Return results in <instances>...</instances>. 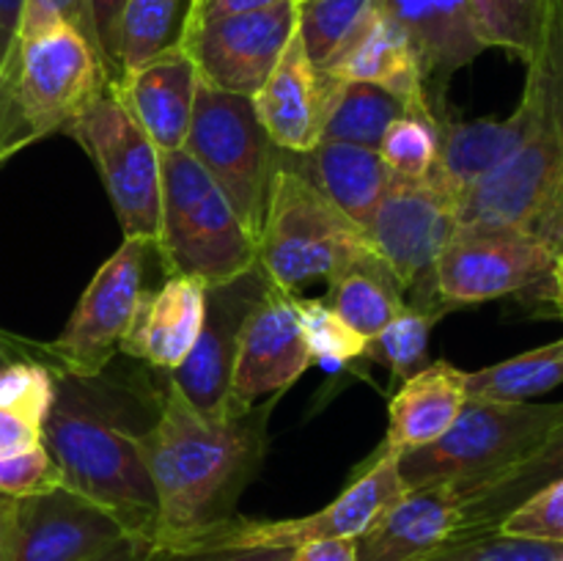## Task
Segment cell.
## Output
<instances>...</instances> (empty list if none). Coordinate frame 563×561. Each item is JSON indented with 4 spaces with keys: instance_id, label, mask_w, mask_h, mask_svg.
Returning a JSON list of instances; mask_svg holds the SVG:
<instances>
[{
    "instance_id": "1",
    "label": "cell",
    "mask_w": 563,
    "mask_h": 561,
    "mask_svg": "<svg viewBox=\"0 0 563 561\" xmlns=\"http://www.w3.org/2000/svg\"><path fill=\"white\" fill-rule=\"evenodd\" d=\"M280 396L229 416H203L165 383L157 418L143 438L157 495L152 550L157 559H190L229 526L236 501L262 468L267 421Z\"/></svg>"
},
{
    "instance_id": "2",
    "label": "cell",
    "mask_w": 563,
    "mask_h": 561,
    "mask_svg": "<svg viewBox=\"0 0 563 561\" xmlns=\"http://www.w3.org/2000/svg\"><path fill=\"white\" fill-rule=\"evenodd\" d=\"M55 372V402L42 424V443L69 490L113 512L132 537L152 542L157 495L146 465L148 427L135 418L130 394L102 374Z\"/></svg>"
},
{
    "instance_id": "3",
    "label": "cell",
    "mask_w": 563,
    "mask_h": 561,
    "mask_svg": "<svg viewBox=\"0 0 563 561\" xmlns=\"http://www.w3.org/2000/svg\"><path fill=\"white\" fill-rule=\"evenodd\" d=\"M533 58L548 75L539 130L456 204V226L504 229L563 248V0H553Z\"/></svg>"
},
{
    "instance_id": "4",
    "label": "cell",
    "mask_w": 563,
    "mask_h": 561,
    "mask_svg": "<svg viewBox=\"0 0 563 561\" xmlns=\"http://www.w3.org/2000/svg\"><path fill=\"white\" fill-rule=\"evenodd\" d=\"M108 82L97 44L69 22L22 36L0 82V154L11 157L38 138L66 132Z\"/></svg>"
},
{
    "instance_id": "5",
    "label": "cell",
    "mask_w": 563,
    "mask_h": 561,
    "mask_svg": "<svg viewBox=\"0 0 563 561\" xmlns=\"http://www.w3.org/2000/svg\"><path fill=\"white\" fill-rule=\"evenodd\" d=\"M256 248L258 267L289 295L313 280L330 284L346 270L379 258L366 229L346 218L308 176L284 160L269 185Z\"/></svg>"
},
{
    "instance_id": "6",
    "label": "cell",
    "mask_w": 563,
    "mask_h": 561,
    "mask_svg": "<svg viewBox=\"0 0 563 561\" xmlns=\"http://www.w3.org/2000/svg\"><path fill=\"white\" fill-rule=\"evenodd\" d=\"M163 207L154 251L168 275L223 284L258 264V248L218 182L185 152H159Z\"/></svg>"
},
{
    "instance_id": "7",
    "label": "cell",
    "mask_w": 563,
    "mask_h": 561,
    "mask_svg": "<svg viewBox=\"0 0 563 561\" xmlns=\"http://www.w3.org/2000/svg\"><path fill=\"white\" fill-rule=\"evenodd\" d=\"M563 421V402L471 399L434 443L401 451L399 476L407 490L423 484H473L531 454Z\"/></svg>"
},
{
    "instance_id": "8",
    "label": "cell",
    "mask_w": 563,
    "mask_h": 561,
    "mask_svg": "<svg viewBox=\"0 0 563 561\" xmlns=\"http://www.w3.org/2000/svg\"><path fill=\"white\" fill-rule=\"evenodd\" d=\"M185 152L218 182L242 226L258 240L280 148L258 124L251 97L198 80Z\"/></svg>"
},
{
    "instance_id": "9",
    "label": "cell",
    "mask_w": 563,
    "mask_h": 561,
    "mask_svg": "<svg viewBox=\"0 0 563 561\" xmlns=\"http://www.w3.org/2000/svg\"><path fill=\"white\" fill-rule=\"evenodd\" d=\"M66 135L75 138L97 165L124 237L157 242L163 207L159 148L130 113L115 82H108Z\"/></svg>"
},
{
    "instance_id": "10",
    "label": "cell",
    "mask_w": 563,
    "mask_h": 561,
    "mask_svg": "<svg viewBox=\"0 0 563 561\" xmlns=\"http://www.w3.org/2000/svg\"><path fill=\"white\" fill-rule=\"evenodd\" d=\"M456 229V201L438 179L390 174L388 187L366 223L374 253L405 289L407 306L449 314L434 289V262Z\"/></svg>"
},
{
    "instance_id": "11",
    "label": "cell",
    "mask_w": 563,
    "mask_h": 561,
    "mask_svg": "<svg viewBox=\"0 0 563 561\" xmlns=\"http://www.w3.org/2000/svg\"><path fill=\"white\" fill-rule=\"evenodd\" d=\"M152 251L154 242L124 237L119 251L104 258L58 339L36 344L49 358V366L75 377L104 374L115 352H121L146 292V262Z\"/></svg>"
},
{
    "instance_id": "12",
    "label": "cell",
    "mask_w": 563,
    "mask_h": 561,
    "mask_svg": "<svg viewBox=\"0 0 563 561\" xmlns=\"http://www.w3.org/2000/svg\"><path fill=\"white\" fill-rule=\"evenodd\" d=\"M399 454L379 446L372 460L363 462L352 476L350 487L330 501L324 509L286 520H245L234 517L225 528L207 539L196 556L236 548H302L328 539H357L401 493ZM192 559V556H190Z\"/></svg>"
},
{
    "instance_id": "13",
    "label": "cell",
    "mask_w": 563,
    "mask_h": 561,
    "mask_svg": "<svg viewBox=\"0 0 563 561\" xmlns=\"http://www.w3.org/2000/svg\"><path fill=\"white\" fill-rule=\"evenodd\" d=\"M559 251L504 229L456 226L434 262V289L445 308L476 306L544 284Z\"/></svg>"
},
{
    "instance_id": "14",
    "label": "cell",
    "mask_w": 563,
    "mask_h": 561,
    "mask_svg": "<svg viewBox=\"0 0 563 561\" xmlns=\"http://www.w3.org/2000/svg\"><path fill=\"white\" fill-rule=\"evenodd\" d=\"M297 31V0H280L251 14L220 16L187 28L181 50L198 77L229 94L253 97Z\"/></svg>"
},
{
    "instance_id": "15",
    "label": "cell",
    "mask_w": 563,
    "mask_h": 561,
    "mask_svg": "<svg viewBox=\"0 0 563 561\" xmlns=\"http://www.w3.org/2000/svg\"><path fill=\"white\" fill-rule=\"evenodd\" d=\"M273 280L262 267H251L236 278L207 286V311L196 346L176 372L168 374L181 396L203 416L231 413V374L240 355L242 333L269 292Z\"/></svg>"
},
{
    "instance_id": "16",
    "label": "cell",
    "mask_w": 563,
    "mask_h": 561,
    "mask_svg": "<svg viewBox=\"0 0 563 561\" xmlns=\"http://www.w3.org/2000/svg\"><path fill=\"white\" fill-rule=\"evenodd\" d=\"M121 537L113 512L66 484L11 501L9 561H91Z\"/></svg>"
},
{
    "instance_id": "17",
    "label": "cell",
    "mask_w": 563,
    "mask_h": 561,
    "mask_svg": "<svg viewBox=\"0 0 563 561\" xmlns=\"http://www.w3.org/2000/svg\"><path fill=\"white\" fill-rule=\"evenodd\" d=\"M311 366L313 358L302 336L295 295L273 284L242 333L231 374V413L284 396Z\"/></svg>"
},
{
    "instance_id": "18",
    "label": "cell",
    "mask_w": 563,
    "mask_h": 561,
    "mask_svg": "<svg viewBox=\"0 0 563 561\" xmlns=\"http://www.w3.org/2000/svg\"><path fill=\"white\" fill-rule=\"evenodd\" d=\"M526 66L528 75L520 105L506 119L460 121L449 116L443 121V146L434 179L456 204L476 182L504 165L542 124L548 110V75L537 58Z\"/></svg>"
},
{
    "instance_id": "19",
    "label": "cell",
    "mask_w": 563,
    "mask_h": 561,
    "mask_svg": "<svg viewBox=\"0 0 563 561\" xmlns=\"http://www.w3.org/2000/svg\"><path fill=\"white\" fill-rule=\"evenodd\" d=\"M379 9L401 28L412 44L429 102L440 116H451L445 105L451 77L478 58L484 50L476 16L467 0H377Z\"/></svg>"
},
{
    "instance_id": "20",
    "label": "cell",
    "mask_w": 563,
    "mask_h": 561,
    "mask_svg": "<svg viewBox=\"0 0 563 561\" xmlns=\"http://www.w3.org/2000/svg\"><path fill=\"white\" fill-rule=\"evenodd\" d=\"M330 86L333 77L311 64L295 31L264 86L251 97L258 124L280 152L302 154L317 146Z\"/></svg>"
},
{
    "instance_id": "21",
    "label": "cell",
    "mask_w": 563,
    "mask_h": 561,
    "mask_svg": "<svg viewBox=\"0 0 563 561\" xmlns=\"http://www.w3.org/2000/svg\"><path fill=\"white\" fill-rule=\"evenodd\" d=\"M462 501L451 482L405 490L361 537L355 561H423L460 528Z\"/></svg>"
},
{
    "instance_id": "22",
    "label": "cell",
    "mask_w": 563,
    "mask_h": 561,
    "mask_svg": "<svg viewBox=\"0 0 563 561\" xmlns=\"http://www.w3.org/2000/svg\"><path fill=\"white\" fill-rule=\"evenodd\" d=\"M198 69L181 47L126 69L115 80L121 99L159 152L185 148L198 91ZM113 82V80H110Z\"/></svg>"
},
{
    "instance_id": "23",
    "label": "cell",
    "mask_w": 563,
    "mask_h": 561,
    "mask_svg": "<svg viewBox=\"0 0 563 561\" xmlns=\"http://www.w3.org/2000/svg\"><path fill=\"white\" fill-rule=\"evenodd\" d=\"M207 311V286L185 275H168L159 289H146L121 352L170 374L196 346Z\"/></svg>"
},
{
    "instance_id": "24",
    "label": "cell",
    "mask_w": 563,
    "mask_h": 561,
    "mask_svg": "<svg viewBox=\"0 0 563 561\" xmlns=\"http://www.w3.org/2000/svg\"><path fill=\"white\" fill-rule=\"evenodd\" d=\"M563 479V421L548 432V438L522 457L515 465L478 479L473 484H454L462 501L460 528L451 539L473 537V534L498 531L500 522L531 495L548 484Z\"/></svg>"
},
{
    "instance_id": "25",
    "label": "cell",
    "mask_w": 563,
    "mask_h": 561,
    "mask_svg": "<svg viewBox=\"0 0 563 561\" xmlns=\"http://www.w3.org/2000/svg\"><path fill=\"white\" fill-rule=\"evenodd\" d=\"M322 72L339 80L372 82L399 97L410 108H418V105L432 108L412 44L379 6Z\"/></svg>"
},
{
    "instance_id": "26",
    "label": "cell",
    "mask_w": 563,
    "mask_h": 561,
    "mask_svg": "<svg viewBox=\"0 0 563 561\" xmlns=\"http://www.w3.org/2000/svg\"><path fill=\"white\" fill-rule=\"evenodd\" d=\"M465 402V372L449 361L427 363L390 396L383 449L401 454L434 443L456 421Z\"/></svg>"
},
{
    "instance_id": "27",
    "label": "cell",
    "mask_w": 563,
    "mask_h": 561,
    "mask_svg": "<svg viewBox=\"0 0 563 561\" xmlns=\"http://www.w3.org/2000/svg\"><path fill=\"white\" fill-rule=\"evenodd\" d=\"M280 160L313 182L346 218L366 229L377 209L390 170L377 148L341 141H319L302 154L280 152Z\"/></svg>"
},
{
    "instance_id": "28",
    "label": "cell",
    "mask_w": 563,
    "mask_h": 561,
    "mask_svg": "<svg viewBox=\"0 0 563 561\" xmlns=\"http://www.w3.org/2000/svg\"><path fill=\"white\" fill-rule=\"evenodd\" d=\"M328 286V306L366 341L407 308L405 289L383 258L346 270Z\"/></svg>"
},
{
    "instance_id": "29",
    "label": "cell",
    "mask_w": 563,
    "mask_h": 561,
    "mask_svg": "<svg viewBox=\"0 0 563 561\" xmlns=\"http://www.w3.org/2000/svg\"><path fill=\"white\" fill-rule=\"evenodd\" d=\"M407 108L410 105L401 102L399 97H394L385 88L372 86V82L333 77L319 141H341L377 148L390 121L399 119Z\"/></svg>"
},
{
    "instance_id": "30",
    "label": "cell",
    "mask_w": 563,
    "mask_h": 561,
    "mask_svg": "<svg viewBox=\"0 0 563 561\" xmlns=\"http://www.w3.org/2000/svg\"><path fill=\"white\" fill-rule=\"evenodd\" d=\"M563 383V339L537 346L509 361L465 372V391L471 399L528 402Z\"/></svg>"
},
{
    "instance_id": "31",
    "label": "cell",
    "mask_w": 563,
    "mask_h": 561,
    "mask_svg": "<svg viewBox=\"0 0 563 561\" xmlns=\"http://www.w3.org/2000/svg\"><path fill=\"white\" fill-rule=\"evenodd\" d=\"M192 0H130L119 31V77L181 47Z\"/></svg>"
},
{
    "instance_id": "32",
    "label": "cell",
    "mask_w": 563,
    "mask_h": 561,
    "mask_svg": "<svg viewBox=\"0 0 563 561\" xmlns=\"http://www.w3.org/2000/svg\"><path fill=\"white\" fill-rule=\"evenodd\" d=\"M429 105L407 108L405 113L385 130L377 152L390 174L407 176V179H427L434 174L440 163V146H443V121Z\"/></svg>"
},
{
    "instance_id": "33",
    "label": "cell",
    "mask_w": 563,
    "mask_h": 561,
    "mask_svg": "<svg viewBox=\"0 0 563 561\" xmlns=\"http://www.w3.org/2000/svg\"><path fill=\"white\" fill-rule=\"evenodd\" d=\"M478 33L487 47L517 55L522 64L533 58L544 36L553 0H467Z\"/></svg>"
},
{
    "instance_id": "34",
    "label": "cell",
    "mask_w": 563,
    "mask_h": 561,
    "mask_svg": "<svg viewBox=\"0 0 563 561\" xmlns=\"http://www.w3.org/2000/svg\"><path fill=\"white\" fill-rule=\"evenodd\" d=\"M377 9V0H297V33L313 66L324 69Z\"/></svg>"
},
{
    "instance_id": "35",
    "label": "cell",
    "mask_w": 563,
    "mask_h": 561,
    "mask_svg": "<svg viewBox=\"0 0 563 561\" xmlns=\"http://www.w3.org/2000/svg\"><path fill=\"white\" fill-rule=\"evenodd\" d=\"M443 314L421 311V308L407 306L399 317L390 319L377 336L366 341L363 355L368 361L379 363L390 372V377L405 383L410 374L427 366V350L429 336H432L434 324L440 322Z\"/></svg>"
},
{
    "instance_id": "36",
    "label": "cell",
    "mask_w": 563,
    "mask_h": 561,
    "mask_svg": "<svg viewBox=\"0 0 563 561\" xmlns=\"http://www.w3.org/2000/svg\"><path fill=\"white\" fill-rule=\"evenodd\" d=\"M297 317H300L302 336L311 350L313 363H319L328 372H339L344 363L355 361L366 350V339L350 328L328 300H317V297H297L295 295Z\"/></svg>"
},
{
    "instance_id": "37",
    "label": "cell",
    "mask_w": 563,
    "mask_h": 561,
    "mask_svg": "<svg viewBox=\"0 0 563 561\" xmlns=\"http://www.w3.org/2000/svg\"><path fill=\"white\" fill-rule=\"evenodd\" d=\"M55 402V372L49 363L27 355L14 358L0 369V407L42 427Z\"/></svg>"
},
{
    "instance_id": "38",
    "label": "cell",
    "mask_w": 563,
    "mask_h": 561,
    "mask_svg": "<svg viewBox=\"0 0 563 561\" xmlns=\"http://www.w3.org/2000/svg\"><path fill=\"white\" fill-rule=\"evenodd\" d=\"M563 544L509 537L500 531L449 539L423 561H561Z\"/></svg>"
},
{
    "instance_id": "39",
    "label": "cell",
    "mask_w": 563,
    "mask_h": 561,
    "mask_svg": "<svg viewBox=\"0 0 563 561\" xmlns=\"http://www.w3.org/2000/svg\"><path fill=\"white\" fill-rule=\"evenodd\" d=\"M60 484V468L42 440L0 457V498H27Z\"/></svg>"
},
{
    "instance_id": "40",
    "label": "cell",
    "mask_w": 563,
    "mask_h": 561,
    "mask_svg": "<svg viewBox=\"0 0 563 561\" xmlns=\"http://www.w3.org/2000/svg\"><path fill=\"white\" fill-rule=\"evenodd\" d=\"M500 534L563 544V479L539 490L498 526Z\"/></svg>"
},
{
    "instance_id": "41",
    "label": "cell",
    "mask_w": 563,
    "mask_h": 561,
    "mask_svg": "<svg viewBox=\"0 0 563 561\" xmlns=\"http://www.w3.org/2000/svg\"><path fill=\"white\" fill-rule=\"evenodd\" d=\"M53 22H69V25H75L77 31H82L93 44H97L88 0H25L16 42H20L22 36H31V33L42 31V28L53 25Z\"/></svg>"
},
{
    "instance_id": "42",
    "label": "cell",
    "mask_w": 563,
    "mask_h": 561,
    "mask_svg": "<svg viewBox=\"0 0 563 561\" xmlns=\"http://www.w3.org/2000/svg\"><path fill=\"white\" fill-rule=\"evenodd\" d=\"M126 3L130 0H88L93 38H97L99 55H102L104 69L113 82L119 80V31Z\"/></svg>"
},
{
    "instance_id": "43",
    "label": "cell",
    "mask_w": 563,
    "mask_h": 561,
    "mask_svg": "<svg viewBox=\"0 0 563 561\" xmlns=\"http://www.w3.org/2000/svg\"><path fill=\"white\" fill-rule=\"evenodd\" d=\"M275 3H280V0H192V11H190V22H187V28L196 25V22L220 20V16L251 14V11L269 9V6Z\"/></svg>"
},
{
    "instance_id": "44",
    "label": "cell",
    "mask_w": 563,
    "mask_h": 561,
    "mask_svg": "<svg viewBox=\"0 0 563 561\" xmlns=\"http://www.w3.org/2000/svg\"><path fill=\"white\" fill-rule=\"evenodd\" d=\"M38 440H42V427H36V424L27 421V418L0 407V457L38 443Z\"/></svg>"
},
{
    "instance_id": "45",
    "label": "cell",
    "mask_w": 563,
    "mask_h": 561,
    "mask_svg": "<svg viewBox=\"0 0 563 561\" xmlns=\"http://www.w3.org/2000/svg\"><path fill=\"white\" fill-rule=\"evenodd\" d=\"M22 9H25V0H0V50H3V77L5 80L11 69V61H14L16 50V36H20V22H22Z\"/></svg>"
},
{
    "instance_id": "46",
    "label": "cell",
    "mask_w": 563,
    "mask_h": 561,
    "mask_svg": "<svg viewBox=\"0 0 563 561\" xmlns=\"http://www.w3.org/2000/svg\"><path fill=\"white\" fill-rule=\"evenodd\" d=\"M289 561H355V539H328L291 550Z\"/></svg>"
},
{
    "instance_id": "47",
    "label": "cell",
    "mask_w": 563,
    "mask_h": 561,
    "mask_svg": "<svg viewBox=\"0 0 563 561\" xmlns=\"http://www.w3.org/2000/svg\"><path fill=\"white\" fill-rule=\"evenodd\" d=\"M289 548H236L218 550V553L192 556V559H168V561H289Z\"/></svg>"
},
{
    "instance_id": "48",
    "label": "cell",
    "mask_w": 563,
    "mask_h": 561,
    "mask_svg": "<svg viewBox=\"0 0 563 561\" xmlns=\"http://www.w3.org/2000/svg\"><path fill=\"white\" fill-rule=\"evenodd\" d=\"M91 561H154V550L148 539L126 534V537H121L119 542L110 544L104 553H99Z\"/></svg>"
},
{
    "instance_id": "49",
    "label": "cell",
    "mask_w": 563,
    "mask_h": 561,
    "mask_svg": "<svg viewBox=\"0 0 563 561\" xmlns=\"http://www.w3.org/2000/svg\"><path fill=\"white\" fill-rule=\"evenodd\" d=\"M3 160H9V157H3V154H0V163H3ZM20 355H25V341L14 339V336H9L0 330V369Z\"/></svg>"
},
{
    "instance_id": "50",
    "label": "cell",
    "mask_w": 563,
    "mask_h": 561,
    "mask_svg": "<svg viewBox=\"0 0 563 561\" xmlns=\"http://www.w3.org/2000/svg\"><path fill=\"white\" fill-rule=\"evenodd\" d=\"M550 297H553V306L563 319V248L559 251V258L553 264V273H550Z\"/></svg>"
},
{
    "instance_id": "51",
    "label": "cell",
    "mask_w": 563,
    "mask_h": 561,
    "mask_svg": "<svg viewBox=\"0 0 563 561\" xmlns=\"http://www.w3.org/2000/svg\"><path fill=\"white\" fill-rule=\"evenodd\" d=\"M11 501H14V498H0V561H9V515H11Z\"/></svg>"
},
{
    "instance_id": "52",
    "label": "cell",
    "mask_w": 563,
    "mask_h": 561,
    "mask_svg": "<svg viewBox=\"0 0 563 561\" xmlns=\"http://www.w3.org/2000/svg\"><path fill=\"white\" fill-rule=\"evenodd\" d=\"M3 66H5V58H3V50H0V77H3Z\"/></svg>"
},
{
    "instance_id": "53",
    "label": "cell",
    "mask_w": 563,
    "mask_h": 561,
    "mask_svg": "<svg viewBox=\"0 0 563 561\" xmlns=\"http://www.w3.org/2000/svg\"><path fill=\"white\" fill-rule=\"evenodd\" d=\"M561 561H563V559H561Z\"/></svg>"
}]
</instances>
